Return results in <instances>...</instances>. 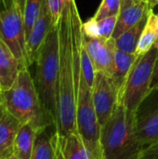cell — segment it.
I'll return each mask as SVG.
<instances>
[{"label": "cell", "mask_w": 158, "mask_h": 159, "mask_svg": "<svg viewBox=\"0 0 158 159\" xmlns=\"http://www.w3.org/2000/svg\"><path fill=\"white\" fill-rule=\"evenodd\" d=\"M101 144L104 159H139L137 113L118 102L112 116L102 127Z\"/></svg>", "instance_id": "cell-1"}, {"label": "cell", "mask_w": 158, "mask_h": 159, "mask_svg": "<svg viewBox=\"0 0 158 159\" xmlns=\"http://www.w3.org/2000/svg\"><path fill=\"white\" fill-rule=\"evenodd\" d=\"M34 84L42 108L51 126L57 119V86L60 69V45L58 26L51 28L35 61Z\"/></svg>", "instance_id": "cell-2"}, {"label": "cell", "mask_w": 158, "mask_h": 159, "mask_svg": "<svg viewBox=\"0 0 158 159\" xmlns=\"http://www.w3.org/2000/svg\"><path fill=\"white\" fill-rule=\"evenodd\" d=\"M1 96L5 109L21 124L32 126L37 132L51 126L42 108L34 80L28 68L20 71L12 87L1 92Z\"/></svg>", "instance_id": "cell-3"}, {"label": "cell", "mask_w": 158, "mask_h": 159, "mask_svg": "<svg viewBox=\"0 0 158 159\" xmlns=\"http://www.w3.org/2000/svg\"><path fill=\"white\" fill-rule=\"evenodd\" d=\"M75 123L76 131L85 144L89 159H104L101 144L102 127L93 104L92 89L87 84L81 73L77 89Z\"/></svg>", "instance_id": "cell-4"}, {"label": "cell", "mask_w": 158, "mask_h": 159, "mask_svg": "<svg viewBox=\"0 0 158 159\" xmlns=\"http://www.w3.org/2000/svg\"><path fill=\"white\" fill-rule=\"evenodd\" d=\"M157 57L156 47L143 56L137 57L119 93V103L128 110L138 113L142 102L152 93L151 83Z\"/></svg>", "instance_id": "cell-5"}, {"label": "cell", "mask_w": 158, "mask_h": 159, "mask_svg": "<svg viewBox=\"0 0 158 159\" xmlns=\"http://www.w3.org/2000/svg\"><path fill=\"white\" fill-rule=\"evenodd\" d=\"M0 37L7 45L14 56L24 67H29L27 57L23 12L13 3L8 8L0 11Z\"/></svg>", "instance_id": "cell-6"}, {"label": "cell", "mask_w": 158, "mask_h": 159, "mask_svg": "<svg viewBox=\"0 0 158 159\" xmlns=\"http://www.w3.org/2000/svg\"><path fill=\"white\" fill-rule=\"evenodd\" d=\"M92 100L99 123L103 127L119 102V89L112 76L102 72H96Z\"/></svg>", "instance_id": "cell-7"}, {"label": "cell", "mask_w": 158, "mask_h": 159, "mask_svg": "<svg viewBox=\"0 0 158 159\" xmlns=\"http://www.w3.org/2000/svg\"><path fill=\"white\" fill-rule=\"evenodd\" d=\"M82 43L85 46L96 72H102L112 76L115 67L114 54L116 48L115 40L112 37L108 40L92 38L82 33Z\"/></svg>", "instance_id": "cell-8"}, {"label": "cell", "mask_w": 158, "mask_h": 159, "mask_svg": "<svg viewBox=\"0 0 158 159\" xmlns=\"http://www.w3.org/2000/svg\"><path fill=\"white\" fill-rule=\"evenodd\" d=\"M55 26L52 21L51 13L49 11L47 0H42L41 9L38 15L37 20H35L31 34L27 39L26 44V50H27V57L29 65L35 62L39 50L48 34L51 28Z\"/></svg>", "instance_id": "cell-9"}, {"label": "cell", "mask_w": 158, "mask_h": 159, "mask_svg": "<svg viewBox=\"0 0 158 159\" xmlns=\"http://www.w3.org/2000/svg\"><path fill=\"white\" fill-rule=\"evenodd\" d=\"M153 10L146 0H131L129 5L121 7L112 37L114 39L118 38L143 18L149 16Z\"/></svg>", "instance_id": "cell-10"}, {"label": "cell", "mask_w": 158, "mask_h": 159, "mask_svg": "<svg viewBox=\"0 0 158 159\" xmlns=\"http://www.w3.org/2000/svg\"><path fill=\"white\" fill-rule=\"evenodd\" d=\"M24 67L0 37V91L8 90Z\"/></svg>", "instance_id": "cell-11"}, {"label": "cell", "mask_w": 158, "mask_h": 159, "mask_svg": "<svg viewBox=\"0 0 158 159\" xmlns=\"http://www.w3.org/2000/svg\"><path fill=\"white\" fill-rule=\"evenodd\" d=\"M137 136L142 148L158 142V102L141 116L137 114Z\"/></svg>", "instance_id": "cell-12"}, {"label": "cell", "mask_w": 158, "mask_h": 159, "mask_svg": "<svg viewBox=\"0 0 158 159\" xmlns=\"http://www.w3.org/2000/svg\"><path fill=\"white\" fill-rule=\"evenodd\" d=\"M21 125L3 106L0 116V159H6L13 154L15 139Z\"/></svg>", "instance_id": "cell-13"}, {"label": "cell", "mask_w": 158, "mask_h": 159, "mask_svg": "<svg viewBox=\"0 0 158 159\" xmlns=\"http://www.w3.org/2000/svg\"><path fill=\"white\" fill-rule=\"evenodd\" d=\"M37 131L28 124H22L17 133L13 155L18 159H31Z\"/></svg>", "instance_id": "cell-14"}, {"label": "cell", "mask_w": 158, "mask_h": 159, "mask_svg": "<svg viewBox=\"0 0 158 159\" xmlns=\"http://www.w3.org/2000/svg\"><path fill=\"white\" fill-rule=\"evenodd\" d=\"M137 59L136 54H130L124 52L118 48H115L114 54L115 60V67L112 75V78L114 79L116 87L119 89V93L123 89L128 75Z\"/></svg>", "instance_id": "cell-15"}, {"label": "cell", "mask_w": 158, "mask_h": 159, "mask_svg": "<svg viewBox=\"0 0 158 159\" xmlns=\"http://www.w3.org/2000/svg\"><path fill=\"white\" fill-rule=\"evenodd\" d=\"M58 143L63 159H89L85 144L76 130L63 139L58 137Z\"/></svg>", "instance_id": "cell-16"}, {"label": "cell", "mask_w": 158, "mask_h": 159, "mask_svg": "<svg viewBox=\"0 0 158 159\" xmlns=\"http://www.w3.org/2000/svg\"><path fill=\"white\" fill-rule=\"evenodd\" d=\"M158 41V14L154 13V10L151 11L148 20L146 21L145 27L140 38L136 56L141 57L146 54L150 49L156 47Z\"/></svg>", "instance_id": "cell-17"}, {"label": "cell", "mask_w": 158, "mask_h": 159, "mask_svg": "<svg viewBox=\"0 0 158 159\" xmlns=\"http://www.w3.org/2000/svg\"><path fill=\"white\" fill-rule=\"evenodd\" d=\"M148 17L149 16L143 18L142 20H140L137 24H135L129 30L122 34L118 38L115 39L116 48L127 53L135 54L140 38L142 36L146 21L148 20Z\"/></svg>", "instance_id": "cell-18"}, {"label": "cell", "mask_w": 158, "mask_h": 159, "mask_svg": "<svg viewBox=\"0 0 158 159\" xmlns=\"http://www.w3.org/2000/svg\"><path fill=\"white\" fill-rule=\"evenodd\" d=\"M31 159H56L54 133L49 134L47 128L37 132Z\"/></svg>", "instance_id": "cell-19"}, {"label": "cell", "mask_w": 158, "mask_h": 159, "mask_svg": "<svg viewBox=\"0 0 158 159\" xmlns=\"http://www.w3.org/2000/svg\"><path fill=\"white\" fill-rule=\"evenodd\" d=\"M42 6V0H26L23 10V20L26 39H28L32 28L38 18Z\"/></svg>", "instance_id": "cell-20"}, {"label": "cell", "mask_w": 158, "mask_h": 159, "mask_svg": "<svg viewBox=\"0 0 158 159\" xmlns=\"http://www.w3.org/2000/svg\"><path fill=\"white\" fill-rule=\"evenodd\" d=\"M80 73L84 76L87 84L92 89L96 71L94 64L82 42L80 47Z\"/></svg>", "instance_id": "cell-21"}, {"label": "cell", "mask_w": 158, "mask_h": 159, "mask_svg": "<svg viewBox=\"0 0 158 159\" xmlns=\"http://www.w3.org/2000/svg\"><path fill=\"white\" fill-rule=\"evenodd\" d=\"M120 9H121L120 0H102L93 19L96 20H101L108 17L118 16L120 13Z\"/></svg>", "instance_id": "cell-22"}, {"label": "cell", "mask_w": 158, "mask_h": 159, "mask_svg": "<svg viewBox=\"0 0 158 159\" xmlns=\"http://www.w3.org/2000/svg\"><path fill=\"white\" fill-rule=\"evenodd\" d=\"M117 17L118 16H113V17H108V18L102 19L101 20H97L98 32H99L100 38H102L104 40H108V39L112 38L114 31L116 26Z\"/></svg>", "instance_id": "cell-23"}, {"label": "cell", "mask_w": 158, "mask_h": 159, "mask_svg": "<svg viewBox=\"0 0 158 159\" xmlns=\"http://www.w3.org/2000/svg\"><path fill=\"white\" fill-rule=\"evenodd\" d=\"M65 1L66 0H47L49 11L51 13L52 21L54 25H57L59 22Z\"/></svg>", "instance_id": "cell-24"}, {"label": "cell", "mask_w": 158, "mask_h": 159, "mask_svg": "<svg viewBox=\"0 0 158 159\" xmlns=\"http://www.w3.org/2000/svg\"><path fill=\"white\" fill-rule=\"evenodd\" d=\"M82 33L84 35H87L92 38H100L97 20L92 18L88 20V21L82 23Z\"/></svg>", "instance_id": "cell-25"}, {"label": "cell", "mask_w": 158, "mask_h": 159, "mask_svg": "<svg viewBox=\"0 0 158 159\" xmlns=\"http://www.w3.org/2000/svg\"><path fill=\"white\" fill-rule=\"evenodd\" d=\"M139 159H158V142H156L141 150Z\"/></svg>", "instance_id": "cell-26"}, {"label": "cell", "mask_w": 158, "mask_h": 159, "mask_svg": "<svg viewBox=\"0 0 158 159\" xmlns=\"http://www.w3.org/2000/svg\"><path fill=\"white\" fill-rule=\"evenodd\" d=\"M158 91V57L155 64L153 77H152V83H151V92Z\"/></svg>", "instance_id": "cell-27"}, {"label": "cell", "mask_w": 158, "mask_h": 159, "mask_svg": "<svg viewBox=\"0 0 158 159\" xmlns=\"http://www.w3.org/2000/svg\"><path fill=\"white\" fill-rule=\"evenodd\" d=\"M54 143H55V150H56V159H63L61 154V151H60V147H59L58 135L55 131H54Z\"/></svg>", "instance_id": "cell-28"}, {"label": "cell", "mask_w": 158, "mask_h": 159, "mask_svg": "<svg viewBox=\"0 0 158 159\" xmlns=\"http://www.w3.org/2000/svg\"><path fill=\"white\" fill-rule=\"evenodd\" d=\"M12 1H13V3L17 4V5L20 7V8L21 9V11L23 12V10H24V7H25V2H26V0H12Z\"/></svg>", "instance_id": "cell-29"}, {"label": "cell", "mask_w": 158, "mask_h": 159, "mask_svg": "<svg viewBox=\"0 0 158 159\" xmlns=\"http://www.w3.org/2000/svg\"><path fill=\"white\" fill-rule=\"evenodd\" d=\"M0 2L2 3V5L5 7V9L8 8L13 4V1L12 0H0Z\"/></svg>", "instance_id": "cell-30"}, {"label": "cell", "mask_w": 158, "mask_h": 159, "mask_svg": "<svg viewBox=\"0 0 158 159\" xmlns=\"http://www.w3.org/2000/svg\"><path fill=\"white\" fill-rule=\"evenodd\" d=\"M147 1V3L149 4V6L154 9V7L156 6V5H158V0H146Z\"/></svg>", "instance_id": "cell-31"}, {"label": "cell", "mask_w": 158, "mask_h": 159, "mask_svg": "<svg viewBox=\"0 0 158 159\" xmlns=\"http://www.w3.org/2000/svg\"><path fill=\"white\" fill-rule=\"evenodd\" d=\"M120 1H121V7H126L127 5H129L131 2V0H120Z\"/></svg>", "instance_id": "cell-32"}, {"label": "cell", "mask_w": 158, "mask_h": 159, "mask_svg": "<svg viewBox=\"0 0 158 159\" xmlns=\"http://www.w3.org/2000/svg\"><path fill=\"white\" fill-rule=\"evenodd\" d=\"M2 109H3V102H2V96H1V92H0V116L2 114Z\"/></svg>", "instance_id": "cell-33"}, {"label": "cell", "mask_w": 158, "mask_h": 159, "mask_svg": "<svg viewBox=\"0 0 158 159\" xmlns=\"http://www.w3.org/2000/svg\"><path fill=\"white\" fill-rule=\"evenodd\" d=\"M6 159H18V158H17V157H15V156H14V155L12 154L11 156H9L8 157H7Z\"/></svg>", "instance_id": "cell-34"}, {"label": "cell", "mask_w": 158, "mask_h": 159, "mask_svg": "<svg viewBox=\"0 0 158 159\" xmlns=\"http://www.w3.org/2000/svg\"><path fill=\"white\" fill-rule=\"evenodd\" d=\"M156 47L158 48V41H157V43H156Z\"/></svg>", "instance_id": "cell-35"}]
</instances>
